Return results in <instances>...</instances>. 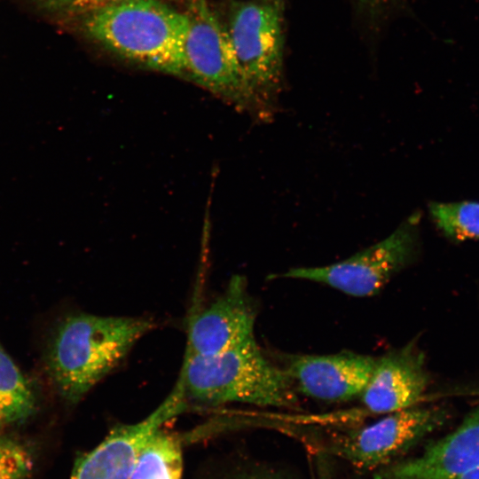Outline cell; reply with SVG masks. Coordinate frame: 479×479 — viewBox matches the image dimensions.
Returning <instances> with one entry per match:
<instances>
[{"instance_id": "1", "label": "cell", "mask_w": 479, "mask_h": 479, "mask_svg": "<svg viewBox=\"0 0 479 479\" xmlns=\"http://www.w3.org/2000/svg\"><path fill=\"white\" fill-rule=\"evenodd\" d=\"M156 326L148 318L75 313L55 328L46 368L58 394L75 404Z\"/></svg>"}, {"instance_id": "2", "label": "cell", "mask_w": 479, "mask_h": 479, "mask_svg": "<svg viewBox=\"0 0 479 479\" xmlns=\"http://www.w3.org/2000/svg\"><path fill=\"white\" fill-rule=\"evenodd\" d=\"M86 33L108 51L147 69L185 77V12L159 0H123L84 16Z\"/></svg>"}, {"instance_id": "3", "label": "cell", "mask_w": 479, "mask_h": 479, "mask_svg": "<svg viewBox=\"0 0 479 479\" xmlns=\"http://www.w3.org/2000/svg\"><path fill=\"white\" fill-rule=\"evenodd\" d=\"M177 381L186 403L277 408L298 403L292 381L263 353L255 337L216 355L185 357Z\"/></svg>"}, {"instance_id": "4", "label": "cell", "mask_w": 479, "mask_h": 479, "mask_svg": "<svg viewBox=\"0 0 479 479\" xmlns=\"http://www.w3.org/2000/svg\"><path fill=\"white\" fill-rule=\"evenodd\" d=\"M227 34L256 121L277 113L283 86V28L279 0H243L233 4Z\"/></svg>"}, {"instance_id": "5", "label": "cell", "mask_w": 479, "mask_h": 479, "mask_svg": "<svg viewBox=\"0 0 479 479\" xmlns=\"http://www.w3.org/2000/svg\"><path fill=\"white\" fill-rule=\"evenodd\" d=\"M420 221V214L415 213L386 239L345 260L292 268L283 276L324 284L350 296H372L415 259Z\"/></svg>"}, {"instance_id": "6", "label": "cell", "mask_w": 479, "mask_h": 479, "mask_svg": "<svg viewBox=\"0 0 479 479\" xmlns=\"http://www.w3.org/2000/svg\"><path fill=\"white\" fill-rule=\"evenodd\" d=\"M185 13L188 28L183 47L184 78L249 113L226 27L208 0H192Z\"/></svg>"}, {"instance_id": "7", "label": "cell", "mask_w": 479, "mask_h": 479, "mask_svg": "<svg viewBox=\"0 0 479 479\" xmlns=\"http://www.w3.org/2000/svg\"><path fill=\"white\" fill-rule=\"evenodd\" d=\"M446 419V411L439 406L417 404L338 436L328 450L356 468L377 471L395 462Z\"/></svg>"}, {"instance_id": "8", "label": "cell", "mask_w": 479, "mask_h": 479, "mask_svg": "<svg viewBox=\"0 0 479 479\" xmlns=\"http://www.w3.org/2000/svg\"><path fill=\"white\" fill-rule=\"evenodd\" d=\"M186 401L179 383L144 420L114 427L93 450L75 461L70 479H129L138 453L149 437L182 412Z\"/></svg>"}, {"instance_id": "9", "label": "cell", "mask_w": 479, "mask_h": 479, "mask_svg": "<svg viewBox=\"0 0 479 479\" xmlns=\"http://www.w3.org/2000/svg\"><path fill=\"white\" fill-rule=\"evenodd\" d=\"M255 318L245 279L233 277L224 293L191 319L185 357L216 355L255 338Z\"/></svg>"}, {"instance_id": "10", "label": "cell", "mask_w": 479, "mask_h": 479, "mask_svg": "<svg viewBox=\"0 0 479 479\" xmlns=\"http://www.w3.org/2000/svg\"><path fill=\"white\" fill-rule=\"evenodd\" d=\"M376 357L354 352L289 355L283 369L296 390L326 402H343L361 396Z\"/></svg>"}, {"instance_id": "11", "label": "cell", "mask_w": 479, "mask_h": 479, "mask_svg": "<svg viewBox=\"0 0 479 479\" xmlns=\"http://www.w3.org/2000/svg\"><path fill=\"white\" fill-rule=\"evenodd\" d=\"M479 467V407L416 457L376 471L375 479H452Z\"/></svg>"}, {"instance_id": "12", "label": "cell", "mask_w": 479, "mask_h": 479, "mask_svg": "<svg viewBox=\"0 0 479 479\" xmlns=\"http://www.w3.org/2000/svg\"><path fill=\"white\" fill-rule=\"evenodd\" d=\"M428 385L424 355L410 342L376 357L360 397L369 412L387 414L419 404Z\"/></svg>"}, {"instance_id": "13", "label": "cell", "mask_w": 479, "mask_h": 479, "mask_svg": "<svg viewBox=\"0 0 479 479\" xmlns=\"http://www.w3.org/2000/svg\"><path fill=\"white\" fill-rule=\"evenodd\" d=\"M182 474L180 441L161 428L144 444L129 479H182Z\"/></svg>"}, {"instance_id": "14", "label": "cell", "mask_w": 479, "mask_h": 479, "mask_svg": "<svg viewBox=\"0 0 479 479\" xmlns=\"http://www.w3.org/2000/svg\"><path fill=\"white\" fill-rule=\"evenodd\" d=\"M35 404L29 381L0 344V429L28 419Z\"/></svg>"}, {"instance_id": "15", "label": "cell", "mask_w": 479, "mask_h": 479, "mask_svg": "<svg viewBox=\"0 0 479 479\" xmlns=\"http://www.w3.org/2000/svg\"><path fill=\"white\" fill-rule=\"evenodd\" d=\"M431 220L440 232L452 241L479 240V202H431Z\"/></svg>"}, {"instance_id": "16", "label": "cell", "mask_w": 479, "mask_h": 479, "mask_svg": "<svg viewBox=\"0 0 479 479\" xmlns=\"http://www.w3.org/2000/svg\"><path fill=\"white\" fill-rule=\"evenodd\" d=\"M43 10L66 16L83 17L96 10L123 0H35Z\"/></svg>"}, {"instance_id": "17", "label": "cell", "mask_w": 479, "mask_h": 479, "mask_svg": "<svg viewBox=\"0 0 479 479\" xmlns=\"http://www.w3.org/2000/svg\"><path fill=\"white\" fill-rule=\"evenodd\" d=\"M32 467L31 455L19 444L0 467V479H27Z\"/></svg>"}, {"instance_id": "18", "label": "cell", "mask_w": 479, "mask_h": 479, "mask_svg": "<svg viewBox=\"0 0 479 479\" xmlns=\"http://www.w3.org/2000/svg\"><path fill=\"white\" fill-rule=\"evenodd\" d=\"M20 443L14 439L0 434V467L10 456V454L15 450Z\"/></svg>"}, {"instance_id": "19", "label": "cell", "mask_w": 479, "mask_h": 479, "mask_svg": "<svg viewBox=\"0 0 479 479\" xmlns=\"http://www.w3.org/2000/svg\"><path fill=\"white\" fill-rule=\"evenodd\" d=\"M236 479H287L283 475L277 474H253L247 475H242Z\"/></svg>"}, {"instance_id": "20", "label": "cell", "mask_w": 479, "mask_h": 479, "mask_svg": "<svg viewBox=\"0 0 479 479\" xmlns=\"http://www.w3.org/2000/svg\"><path fill=\"white\" fill-rule=\"evenodd\" d=\"M452 479H479V467L460 476Z\"/></svg>"}]
</instances>
